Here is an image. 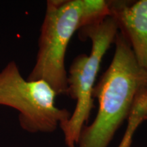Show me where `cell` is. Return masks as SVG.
Here are the masks:
<instances>
[{
  "label": "cell",
  "mask_w": 147,
  "mask_h": 147,
  "mask_svg": "<svg viewBox=\"0 0 147 147\" xmlns=\"http://www.w3.org/2000/svg\"><path fill=\"white\" fill-rule=\"evenodd\" d=\"M109 67L94 87L98 100L96 117L80 134L78 147H108L116 131L128 119L136 99L147 89V73L138 65L129 44L118 32Z\"/></svg>",
  "instance_id": "1"
},
{
  "label": "cell",
  "mask_w": 147,
  "mask_h": 147,
  "mask_svg": "<svg viewBox=\"0 0 147 147\" xmlns=\"http://www.w3.org/2000/svg\"><path fill=\"white\" fill-rule=\"evenodd\" d=\"M109 15L104 0H49L38 40L36 63L27 80L47 82L57 95H67L65 57L74 34Z\"/></svg>",
  "instance_id": "2"
},
{
  "label": "cell",
  "mask_w": 147,
  "mask_h": 147,
  "mask_svg": "<svg viewBox=\"0 0 147 147\" xmlns=\"http://www.w3.org/2000/svg\"><path fill=\"white\" fill-rule=\"evenodd\" d=\"M119 29L108 15L80 29V36L91 41L89 55L81 54L73 60L67 75V95L76 100V107L67 121L60 125L67 147H76L84 123L93 107V91L103 57L114 43Z\"/></svg>",
  "instance_id": "3"
},
{
  "label": "cell",
  "mask_w": 147,
  "mask_h": 147,
  "mask_svg": "<svg viewBox=\"0 0 147 147\" xmlns=\"http://www.w3.org/2000/svg\"><path fill=\"white\" fill-rule=\"evenodd\" d=\"M57 96L45 80L25 79L12 61L0 71V105L19 113L21 127L30 133H51L69 119L71 113L55 104Z\"/></svg>",
  "instance_id": "4"
},
{
  "label": "cell",
  "mask_w": 147,
  "mask_h": 147,
  "mask_svg": "<svg viewBox=\"0 0 147 147\" xmlns=\"http://www.w3.org/2000/svg\"><path fill=\"white\" fill-rule=\"evenodd\" d=\"M108 2L109 15L129 44L138 65L147 73V0Z\"/></svg>",
  "instance_id": "5"
},
{
  "label": "cell",
  "mask_w": 147,
  "mask_h": 147,
  "mask_svg": "<svg viewBox=\"0 0 147 147\" xmlns=\"http://www.w3.org/2000/svg\"><path fill=\"white\" fill-rule=\"evenodd\" d=\"M147 119V93H141L136 99L128 118L127 127L118 147H131L136 130Z\"/></svg>",
  "instance_id": "6"
}]
</instances>
